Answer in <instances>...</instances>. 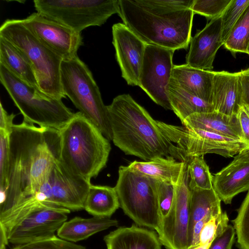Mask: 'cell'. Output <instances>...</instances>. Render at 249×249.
<instances>
[{
	"instance_id": "obj_31",
	"label": "cell",
	"mask_w": 249,
	"mask_h": 249,
	"mask_svg": "<svg viewBox=\"0 0 249 249\" xmlns=\"http://www.w3.org/2000/svg\"><path fill=\"white\" fill-rule=\"evenodd\" d=\"M239 249H249V191L232 220Z\"/></svg>"
},
{
	"instance_id": "obj_12",
	"label": "cell",
	"mask_w": 249,
	"mask_h": 249,
	"mask_svg": "<svg viewBox=\"0 0 249 249\" xmlns=\"http://www.w3.org/2000/svg\"><path fill=\"white\" fill-rule=\"evenodd\" d=\"M187 162L175 186L171 208L161 222L157 233L166 249H188L190 220L189 174Z\"/></svg>"
},
{
	"instance_id": "obj_40",
	"label": "cell",
	"mask_w": 249,
	"mask_h": 249,
	"mask_svg": "<svg viewBox=\"0 0 249 249\" xmlns=\"http://www.w3.org/2000/svg\"><path fill=\"white\" fill-rule=\"evenodd\" d=\"M239 72L242 89V105L249 107V68Z\"/></svg>"
},
{
	"instance_id": "obj_16",
	"label": "cell",
	"mask_w": 249,
	"mask_h": 249,
	"mask_svg": "<svg viewBox=\"0 0 249 249\" xmlns=\"http://www.w3.org/2000/svg\"><path fill=\"white\" fill-rule=\"evenodd\" d=\"M112 33V44L122 77L128 85L139 86L146 44L124 23L114 24Z\"/></svg>"
},
{
	"instance_id": "obj_19",
	"label": "cell",
	"mask_w": 249,
	"mask_h": 249,
	"mask_svg": "<svg viewBox=\"0 0 249 249\" xmlns=\"http://www.w3.org/2000/svg\"><path fill=\"white\" fill-rule=\"evenodd\" d=\"M213 105L214 111L230 116L237 115L242 105L240 72L214 71Z\"/></svg>"
},
{
	"instance_id": "obj_25",
	"label": "cell",
	"mask_w": 249,
	"mask_h": 249,
	"mask_svg": "<svg viewBox=\"0 0 249 249\" xmlns=\"http://www.w3.org/2000/svg\"><path fill=\"white\" fill-rule=\"evenodd\" d=\"M0 64L22 81L39 88L34 70L27 58L14 45L0 36Z\"/></svg>"
},
{
	"instance_id": "obj_30",
	"label": "cell",
	"mask_w": 249,
	"mask_h": 249,
	"mask_svg": "<svg viewBox=\"0 0 249 249\" xmlns=\"http://www.w3.org/2000/svg\"><path fill=\"white\" fill-rule=\"evenodd\" d=\"M190 189L209 190L213 188V176L203 156L195 157L188 161Z\"/></svg>"
},
{
	"instance_id": "obj_37",
	"label": "cell",
	"mask_w": 249,
	"mask_h": 249,
	"mask_svg": "<svg viewBox=\"0 0 249 249\" xmlns=\"http://www.w3.org/2000/svg\"><path fill=\"white\" fill-rule=\"evenodd\" d=\"M12 249H87L85 247L63 239L56 235L53 237L25 245L16 246Z\"/></svg>"
},
{
	"instance_id": "obj_11",
	"label": "cell",
	"mask_w": 249,
	"mask_h": 249,
	"mask_svg": "<svg viewBox=\"0 0 249 249\" xmlns=\"http://www.w3.org/2000/svg\"><path fill=\"white\" fill-rule=\"evenodd\" d=\"M70 213L61 206L42 202L7 232L8 242L18 246L52 238L67 221Z\"/></svg>"
},
{
	"instance_id": "obj_22",
	"label": "cell",
	"mask_w": 249,
	"mask_h": 249,
	"mask_svg": "<svg viewBox=\"0 0 249 249\" xmlns=\"http://www.w3.org/2000/svg\"><path fill=\"white\" fill-rule=\"evenodd\" d=\"M181 123L185 126L215 133L243 142L237 115L230 116L216 111L195 113L188 116Z\"/></svg>"
},
{
	"instance_id": "obj_7",
	"label": "cell",
	"mask_w": 249,
	"mask_h": 249,
	"mask_svg": "<svg viewBox=\"0 0 249 249\" xmlns=\"http://www.w3.org/2000/svg\"><path fill=\"white\" fill-rule=\"evenodd\" d=\"M61 83L66 96L88 118L109 141L112 133L107 106L99 89L87 66L76 56L63 60Z\"/></svg>"
},
{
	"instance_id": "obj_5",
	"label": "cell",
	"mask_w": 249,
	"mask_h": 249,
	"mask_svg": "<svg viewBox=\"0 0 249 249\" xmlns=\"http://www.w3.org/2000/svg\"><path fill=\"white\" fill-rule=\"evenodd\" d=\"M0 36L14 45L27 58L42 91L57 99L66 98L61 83L63 59L41 42L21 19L6 20L0 27Z\"/></svg>"
},
{
	"instance_id": "obj_29",
	"label": "cell",
	"mask_w": 249,
	"mask_h": 249,
	"mask_svg": "<svg viewBox=\"0 0 249 249\" xmlns=\"http://www.w3.org/2000/svg\"><path fill=\"white\" fill-rule=\"evenodd\" d=\"M232 53H247L249 46V5L234 26L224 44Z\"/></svg>"
},
{
	"instance_id": "obj_3",
	"label": "cell",
	"mask_w": 249,
	"mask_h": 249,
	"mask_svg": "<svg viewBox=\"0 0 249 249\" xmlns=\"http://www.w3.org/2000/svg\"><path fill=\"white\" fill-rule=\"evenodd\" d=\"M107 107L112 141L125 154L144 161L169 156L178 159L176 146L157 120L129 94L117 96Z\"/></svg>"
},
{
	"instance_id": "obj_17",
	"label": "cell",
	"mask_w": 249,
	"mask_h": 249,
	"mask_svg": "<svg viewBox=\"0 0 249 249\" xmlns=\"http://www.w3.org/2000/svg\"><path fill=\"white\" fill-rule=\"evenodd\" d=\"M213 186L226 204L239 194L249 191V150L238 153L232 161L213 176Z\"/></svg>"
},
{
	"instance_id": "obj_26",
	"label": "cell",
	"mask_w": 249,
	"mask_h": 249,
	"mask_svg": "<svg viewBox=\"0 0 249 249\" xmlns=\"http://www.w3.org/2000/svg\"><path fill=\"white\" fill-rule=\"evenodd\" d=\"M166 92L172 110L181 123L192 114L214 111L212 104L183 90L171 80Z\"/></svg>"
},
{
	"instance_id": "obj_34",
	"label": "cell",
	"mask_w": 249,
	"mask_h": 249,
	"mask_svg": "<svg viewBox=\"0 0 249 249\" xmlns=\"http://www.w3.org/2000/svg\"><path fill=\"white\" fill-rule=\"evenodd\" d=\"M229 217L226 212L211 218L203 226L199 235V246L211 243L215 236L228 226Z\"/></svg>"
},
{
	"instance_id": "obj_10",
	"label": "cell",
	"mask_w": 249,
	"mask_h": 249,
	"mask_svg": "<svg viewBox=\"0 0 249 249\" xmlns=\"http://www.w3.org/2000/svg\"><path fill=\"white\" fill-rule=\"evenodd\" d=\"M36 12L81 33L118 14L119 0H35Z\"/></svg>"
},
{
	"instance_id": "obj_39",
	"label": "cell",
	"mask_w": 249,
	"mask_h": 249,
	"mask_svg": "<svg viewBox=\"0 0 249 249\" xmlns=\"http://www.w3.org/2000/svg\"><path fill=\"white\" fill-rule=\"evenodd\" d=\"M242 134V141L249 146V107L242 105L237 114Z\"/></svg>"
},
{
	"instance_id": "obj_24",
	"label": "cell",
	"mask_w": 249,
	"mask_h": 249,
	"mask_svg": "<svg viewBox=\"0 0 249 249\" xmlns=\"http://www.w3.org/2000/svg\"><path fill=\"white\" fill-rule=\"evenodd\" d=\"M118 225L117 220L109 217L75 216L65 222L56 232L58 237L74 243Z\"/></svg>"
},
{
	"instance_id": "obj_28",
	"label": "cell",
	"mask_w": 249,
	"mask_h": 249,
	"mask_svg": "<svg viewBox=\"0 0 249 249\" xmlns=\"http://www.w3.org/2000/svg\"><path fill=\"white\" fill-rule=\"evenodd\" d=\"M120 207L114 187L91 184L84 210L93 216L110 217Z\"/></svg>"
},
{
	"instance_id": "obj_9",
	"label": "cell",
	"mask_w": 249,
	"mask_h": 249,
	"mask_svg": "<svg viewBox=\"0 0 249 249\" xmlns=\"http://www.w3.org/2000/svg\"><path fill=\"white\" fill-rule=\"evenodd\" d=\"M157 124L164 135L176 146L181 161L188 162L193 157L211 153L230 158L244 150H249V146L239 140L160 121H157Z\"/></svg>"
},
{
	"instance_id": "obj_38",
	"label": "cell",
	"mask_w": 249,
	"mask_h": 249,
	"mask_svg": "<svg viewBox=\"0 0 249 249\" xmlns=\"http://www.w3.org/2000/svg\"><path fill=\"white\" fill-rule=\"evenodd\" d=\"M235 235L233 226L228 225L221 233L215 236L207 249H231Z\"/></svg>"
},
{
	"instance_id": "obj_4",
	"label": "cell",
	"mask_w": 249,
	"mask_h": 249,
	"mask_svg": "<svg viewBox=\"0 0 249 249\" xmlns=\"http://www.w3.org/2000/svg\"><path fill=\"white\" fill-rule=\"evenodd\" d=\"M58 159L71 172L90 182L107 165L110 141L79 111L58 130Z\"/></svg>"
},
{
	"instance_id": "obj_23",
	"label": "cell",
	"mask_w": 249,
	"mask_h": 249,
	"mask_svg": "<svg viewBox=\"0 0 249 249\" xmlns=\"http://www.w3.org/2000/svg\"><path fill=\"white\" fill-rule=\"evenodd\" d=\"M187 162L178 161L172 157H159L148 160H134L128 166L156 181L176 185Z\"/></svg>"
},
{
	"instance_id": "obj_21",
	"label": "cell",
	"mask_w": 249,
	"mask_h": 249,
	"mask_svg": "<svg viewBox=\"0 0 249 249\" xmlns=\"http://www.w3.org/2000/svg\"><path fill=\"white\" fill-rule=\"evenodd\" d=\"M214 75V71L196 69L185 64L174 65L170 80L183 90L213 105Z\"/></svg>"
},
{
	"instance_id": "obj_35",
	"label": "cell",
	"mask_w": 249,
	"mask_h": 249,
	"mask_svg": "<svg viewBox=\"0 0 249 249\" xmlns=\"http://www.w3.org/2000/svg\"><path fill=\"white\" fill-rule=\"evenodd\" d=\"M11 131L0 129V193L5 191L8 183Z\"/></svg>"
},
{
	"instance_id": "obj_27",
	"label": "cell",
	"mask_w": 249,
	"mask_h": 249,
	"mask_svg": "<svg viewBox=\"0 0 249 249\" xmlns=\"http://www.w3.org/2000/svg\"><path fill=\"white\" fill-rule=\"evenodd\" d=\"M190 190L189 244L193 228L197 222L206 216L217 215L223 212L221 200L213 188L209 190Z\"/></svg>"
},
{
	"instance_id": "obj_13",
	"label": "cell",
	"mask_w": 249,
	"mask_h": 249,
	"mask_svg": "<svg viewBox=\"0 0 249 249\" xmlns=\"http://www.w3.org/2000/svg\"><path fill=\"white\" fill-rule=\"evenodd\" d=\"M175 51L146 45L139 86L157 104L172 110L166 89L172 77Z\"/></svg>"
},
{
	"instance_id": "obj_44",
	"label": "cell",
	"mask_w": 249,
	"mask_h": 249,
	"mask_svg": "<svg viewBox=\"0 0 249 249\" xmlns=\"http://www.w3.org/2000/svg\"><path fill=\"white\" fill-rule=\"evenodd\" d=\"M247 54H248L249 55V48H248V50Z\"/></svg>"
},
{
	"instance_id": "obj_33",
	"label": "cell",
	"mask_w": 249,
	"mask_h": 249,
	"mask_svg": "<svg viewBox=\"0 0 249 249\" xmlns=\"http://www.w3.org/2000/svg\"><path fill=\"white\" fill-rule=\"evenodd\" d=\"M231 0H194L191 8L198 14L211 19L221 17Z\"/></svg>"
},
{
	"instance_id": "obj_8",
	"label": "cell",
	"mask_w": 249,
	"mask_h": 249,
	"mask_svg": "<svg viewBox=\"0 0 249 249\" xmlns=\"http://www.w3.org/2000/svg\"><path fill=\"white\" fill-rule=\"evenodd\" d=\"M114 188L124 214L137 225L157 232L159 216L156 180L122 165Z\"/></svg>"
},
{
	"instance_id": "obj_15",
	"label": "cell",
	"mask_w": 249,
	"mask_h": 249,
	"mask_svg": "<svg viewBox=\"0 0 249 249\" xmlns=\"http://www.w3.org/2000/svg\"><path fill=\"white\" fill-rule=\"evenodd\" d=\"M46 182L50 189L53 204L71 211L84 209L91 183L69 171L58 158Z\"/></svg>"
},
{
	"instance_id": "obj_14",
	"label": "cell",
	"mask_w": 249,
	"mask_h": 249,
	"mask_svg": "<svg viewBox=\"0 0 249 249\" xmlns=\"http://www.w3.org/2000/svg\"><path fill=\"white\" fill-rule=\"evenodd\" d=\"M21 20L41 42L59 55L63 60L78 56L77 51L83 44L81 33L37 12Z\"/></svg>"
},
{
	"instance_id": "obj_1",
	"label": "cell",
	"mask_w": 249,
	"mask_h": 249,
	"mask_svg": "<svg viewBox=\"0 0 249 249\" xmlns=\"http://www.w3.org/2000/svg\"><path fill=\"white\" fill-rule=\"evenodd\" d=\"M58 130L24 121L13 125L10 135L8 183L0 194V215L36 198L59 157Z\"/></svg>"
},
{
	"instance_id": "obj_6",
	"label": "cell",
	"mask_w": 249,
	"mask_h": 249,
	"mask_svg": "<svg viewBox=\"0 0 249 249\" xmlns=\"http://www.w3.org/2000/svg\"><path fill=\"white\" fill-rule=\"evenodd\" d=\"M0 81L23 116V121L28 124L59 130L74 114L62 100L29 85L1 64Z\"/></svg>"
},
{
	"instance_id": "obj_42",
	"label": "cell",
	"mask_w": 249,
	"mask_h": 249,
	"mask_svg": "<svg viewBox=\"0 0 249 249\" xmlns=\"http://www.w3.org/2000/svg\"><path fill=\"white\" fill-rule=\"evenodd\" d=\"M0 249H6V246L8 244V240L6 233L3 228L0 227Z\"/></svg>"
},
{
	"instance_id": "obj_43",
	"label": "cell",
	"mask_w": 249,
	"mask_h": 249,
	"mask_svg": "<svg viewBox=\"0 0 249 249\" xmlns=\"http://www.w3.org/2000/svg\"><path fill=\"white\" fill-rule=\"evenodd\" d=\"M210 244H207V245H206L205 246H199L195 249H207Z\"/></svg>"
},
{
	"instance_id": "obj_41",
	"label": "cell",
	"mask_w": 249,
	"mask_h": 249,
	"mask_svg": "<svg viewBox=\"0 0 249 249\" xmlns=\"http://www.w3.org/2000/svg\"><path fill=\"white\" fill-rule=\"evenodd\" d=\"M15 116L13 113L9 114L0 103V129L11 131Z\"/></svg>"
},
{
	"instance_id": "obj_32",
	"label": "cell",
	"mask_w": 249,
	"mask_h": 249,
	"mask_svg": "<svg viewBox=\"0 0 249 249\" xmlns=\"http://www.w3.org/2000/svg\"><path fill=\"white\" fill-rule=\"evenodd\" d=\"M249 5V0H231L221 15V36L223 43Z\"/></svg>"
},
{
	"instance_id": "obj_2",
	"label": "cell",
	"mask_w": 249,
	"mask_h": 249,
	"mask_svg": "<svg viewBox=\"0 0 249 249\" xmlns=\"http://www.w3.org/2000/svg\"><path fill=\"white\" fill-rule=\"evenodd\" d=\"M194 0H119L118 14L146 45L187 49L191 38Z\"/></svg>"
},
{
	"instance_id": "obj_36",
	"label": "cell",
	"mask_w": 249,
	"mask_h": 249,
	"mask_svg": "<svg viewBox=\"0 0 249 249\" xmlns=\"http://www.w3.org/2000/svg\"><path fill=\"white\" fill-rule=\"evenodd\" d=\"M175 186V185L172 184L156 181L159 216V228L171 208L174 196Z\"/></svg>"
},
{
	"instance_id": "obj_20",
	"label": "cell",
	"mask_w": 249,
	"mask_h": 249,
	"mask_svg": "<svg viewBox=\"0 0 249 249\" xmlns=\"http://www.w3.org/2000/svg\"><path fill=\"white\" fill-rule=\"evenodd\" d=\"M107 249H161L156 231L132 224L121 227L105 235Z\"/></svg>"
},
{
	"instance_id": "obj_18",
	"label": "cell",
	"mask_w": 249,
	"mask_h": 249,
	"mask_svg": "<svg viewBox=\"0 0 249 249\" xmlns=\"http://www.w3.org/2000/svg\"><path fill=\"white\" fill-rule=\"evenodd\" d=\"M223 45L221 16L211 19L191 37L186 64L196 69L211 71L213 69L216 53Z\"/></svg>"
}]
</instances>
